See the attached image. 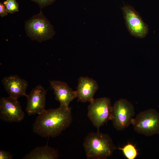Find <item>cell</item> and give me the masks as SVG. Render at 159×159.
<instances>
[{"mask_svg": "<svg viewBox=\"0 0 159 159\" xmlns=\"http://www.w3.org/2000/svg\"><path fill=\"white\" fill-rule=\"evenodd\" d=\"M71 108L60 105L58 108L45 110L36 117L32 126L33 132L42 137L55 138L71 124Z\"/></svg>", "mask_w": 159, "mask_h": 159, "instance_id": "6da1fadb", "label": "cell"}, {"mask_svg": "<svg viewBox=\"0 0 159 159\" xmlns=\"http://www.w3.org/2000/svg\"><path fill=\"white\" fill-rule=\"evenodd\" d=\"M83 145L87 159H107L117 148L109 135L98 131L89 133Z\"/></svg>", "mask_w": 159, "mask_h": 159, "instance_id": "7a4b0ae2", "label": "cell"}, {"mask_svg": "<svg viewBox=\"0 0 159 159\" xmlns=\"http://www.w3.org/2000/svg\"><path fill=\"white\" fill-rule=\"evenodd\" d=\"M25 28L27 35L39 42L52 39L55 34L53 26L42 10L25 22Z\"/></svg>", "mask_w": 159, "mask_h": 159, "instance_id": "3957f363", "label": "cell"}, {"mask_svg": "<svg viewBox=\"0 0 159 159\" xmlns=\"http://www.w3.org/2000/svg\"><path fill=\"white\" fill-rule=\"evenodd\" d=\"M132 124L138 134L147 136L159 134V113L153 109L141 112L133 118Z\"/></svg>", "mask_w": 159, "mask_h": 159, "instance_id": "277c9868", "label": "cell"}, {"mask_svg": "<svg viewBox=\"0 0 159 159\" xmlns=\"http://www.w3.org/2000/svg\"><path fill=\"white\" fill-rule=\"evenodd\" d=\"M112 109L109 98L104 97L94 99L88 106L87 117L93 126L98 129L111 120Z\"/></svg>", "mask_w": 159, "mask_h": 159, "instance_id": "5b68a950", "label": "cell"}, {"mask_svg": "<svg viewBox=\"0 0 159 159\" xmlns=\"http://www.w3.org/2000/svg\"><path fill=\"white\" fill-rule=\"evenodd\" d=\"M135 114L133 105L125 99L116 101L112 106L111 120L114 127L121 130L132 124Z\"/></svg>", "mask_w": 159, "mask_h": 159, "instance_id": "8992f818", "label": "cell"}, {"mask_svg": "<svg viewBox=\"0 0 159 159\" xmlns=\"http://www.w3.org/2000/svg\"><path fill=\"white\" fill-rule=\"evenodd\" d=\"M122 10L126 25L130 34L137 38L145 37L148 33V27L138 13L128 5L123 6Z\"/></svg>", "mask_w": 159, "mask_h": 159, "instance_id": "52a82bcc", "label": "cell"}, {"mask_svg": "<svg viewBox=\"0 0 159 159\" xmlns=\"http://www.w3.org/2000/svg\"><path fill=\"white\" fill-rule=\"evenodd\" d=\"M25 114L18 99L10 96L0 99V119L7 122H19L23 120Z\"/></svg>", "mask_w": 159, "mask_h": 159, "instance_id": "ba28073f", "label": "cell"}, {"mask_svg": "<svg viewBox=\"0 0 159 159\" xmlns=\"http://www.w3.org/2000/svg\"><path fill=\"white\" fill-rule=\"evenodd\" d=\"M46 93L45 88L39 85L27 95L26 110L29 116L39 115L45 110Z\"/></svg>", "mask_w": 159, "mask_h": 159, "instance_id": "9c48e42d", "label": "cell"}, {"mask_svg": "<svg viewBox=\"0 0 159 159\" xmlns=\"http://www.w3.org/2000/svg\"><path fill=\"white\" fill-rule=\"evenodd\" d=\"M3 87L9 96L18 99L21 96L26 97L28 83L25 80L17 75L4 77L1 80Z\"/></svg>", "mask_w": 159, "mask_h": 159, "instance_id": "30bf717a", "label": "cell"}, {"mask_svg": "<svg viewBox=\"0 0 159 159\" xmlns=\"http://www.w3.org/2000/svg\"><path fill=\"white\" fill-rule=\"evenodd\" d=\"M50 87L54 92L55 99L60 105L68 108L70 103L77 97L76 91H73L65 82L59 80H50Z\"/></svg>", "mask_w": 159, "mask_h": 159, "instance_id": "8fae6325", "label": "cell"}, {"mask_svg": "<svg viewBox=\"0 0 159 159\" xmlns=\"http://www.w3.org/2000/svg\"><path fill=\"white\" fill-rule=\"evenodd\" d=\"M98 89V85L94 80L87 77H80L78 79L76 90L78 101L82 102H91Z\"/></svg>", "mask_w": 159, "mask_h": 159, "instance_id": "7c38bea8", "label": "cell"}, {"mask_svg": "<svg viewBox=\"0 0 159 159\" xmlns=\"http://www.w3.org/2000/svg\"><path fill=\"white\" fill-rule=\"evenodd\" d=\"M57 151L47 145L36 147L22 158L23 159H57Z\"/></svg>", "mask_w": 159, "mask_h": 159, "instance_id": "4fadbf2b", "label": "cell"}, {"mask_svg": "<svg viewBox=\"0 0 159 159\" xmlns=\"http://www.w3.org/2000/svg\"><path fill=\"white\" fill-rule=\"evenodd\" d=\"M121 150L125 157L127 159H135L138 155V152L135 146L128 143L123 147L118 148Z\"/></svg>", "mask_w": 159, "mask_h": 159, "instance_id": "5bb4252c", "label": "cell"}, {"mask_svg": "<svg viewBox=\"0 0 159 159\" xmlns=\"http://www.w3.org/2000/svg\"><path fill=\"white\" fill-rule=\"evenodd\" d=\"M8 13L13 14L19 11V4L16 0H6L3 2Z\"/></svg>", "mask_w": 159, "mask_h": 159, "instance_id": "9a60e30c", "label": "cell"}, {"mask_svg": "<svg viewBox=\"0 0 159 159\" xmlns=\"http://www.w3.org/2000/svg\"><path fill=\"white\" fill-rule=\"evenodd\" d=\"M37 4L42 9L53 3L57 0H30Z\"/></svg>", "mask_w": 159, "mask_h": 159, "instance_id": "2e32d148", "label": "cell"}, {"mask_svg": "<svg viewBox=\"0 0 159 159\" xmlns=\"http://www.w3.org/2000/svg\"><path fill=\"white\" fill-rule=\"evenodd\" d=\"M13 155L9 151L1 149L0 150V159H11Z\"/></svg>", "mask_w": 159, "mask_h": 159, "instance_id": "e0dca14e", "label": "cell"}, {"mask_svg": "<svg viewBox=\"0 0 159 159\" xmlns=\"http://www.w3.org/2000/svg\"><path fill=\"white\" fill-rule=\"evenodd\" d=\"M8 12L3 4L0 3V16L3 17L8 14Z\"/></svg>", "mask_w": 159, "mask_h": 159, "instance_id": "ac0fdd59", "label": "cell"}]
</instances>
